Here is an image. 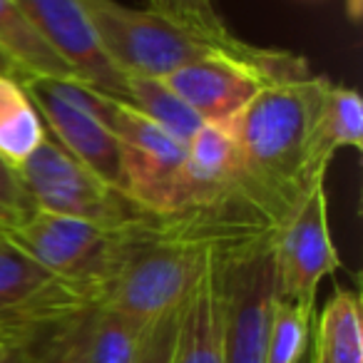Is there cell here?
<instances>
[{
    "label": "cell",
    "instance_id": "obj_27",
    "mask_svg": "<svg viewBox=\"0 0 363 363\" xmlns=\"http://www.w3.org/2000/svg\"><path fill=\"white\" fill-rule=\"evenodd\" d=\"M298 363H308V351L303 353V358H301V361H298Z\"/></svg>",
    "mask_w": 363,
    "mask_h": 363
},
{
    "label": "cell",
    "instance_id": "obj_2",
    "mask_svg": "<svg viewBox=\"0 0 363 363\" xmlns=\"http://www.w3.org/2000/svg\"><path fill=\"white\" fill-rule=\"evenodd\" d=\"M80 3L100 48L125 75H150L162 80L169 72L214 52L247 55L257 48L244 40H207L157 13L137 11L117 0H80Z\"/></svg>",
    "mask_w": 363,
    "mask_h": 363
},
{
    "label": "cell",
    "instance_id": "obj_12",
    "mask_svg": "<svg viewBox=\"0 0 363 363\" xmlns=\"http://www.w3.org/2000/svg\"><path fill=\"white\" fill-rule=\"evenodd\" d=\"M0 52L23 72V77L82 82L75 67L45 40L16 0H0Z\"/></svg>",
    "mask_w": 363,
    "mask_h": 363
},
{
    "label": "cell",
    "instance_id": "obj_11",
    "mask_svg": "<svg viewBox=\"0 0 363 363\" xmlns=\"http://www.w3.org/2000/svg\"><path fill=\"white\" fill-rule=\"evenodd\" d=\"M219 247L212 252L202 277L182 301L172 363H222V289Z\"/></svg>",
    "mask_w": 363,
    "mask_h": 363
},
{
    "label": "cell",
    "instance_id": "obj_8",
    "mask_svg": "<svg viewBox=\"0 0 363 363\" xmlns=\"http://www.w3.org/2000/svg\"><path fill=\"white\" fill-rule=\"evenodd\" d=\"M21 82L52 140L100 179L125 192L120 140L100 112V90L50 77H26Z\"/></svg>",
    "mask_w": 363,
    "mask_h": 363
},
{
    "label": "cell",
    "instance_id": "obj_13",
    "mask_svg": "<svg viewBox=\"0 0 363 363\" xmlns=\"http://www.w3.org/2000/svg\"><path fill=\"white\" fill-rule=\"evenodd\" d=\"M308 363H363L361 298L351 289H336L308 338Z\"/></svg>",
    "mask_w": 363,
    "mask_h": 363
},
{
    "label": "cell",
    "instance_id": "obj_17",
    "mask_svg": "<svg viewBox=\"0 0 363 363\" xmlns=\"http://www.w3.org/2000/svg\"><path fill=\"white\" fill-rule=\"evenodd\" d=\"M127 90L125 100L130 107H135L140 115H145L150 122L172 135L177 142L187 145L197 130L204 125L192 110H189L160 77L150 75H125Z\"/></svg>",
    "mask_w": 363,
    "mask_h": 363
},
{
    "label": "cell",
    "instance_id": "obj_15",
    "mask_svg": "<svg viewBox=\"0 0 363 363\" xmlns=\"http://www.w3.org/2000/svg\"><path fill=\"white\" fill-rule=\"evenodd\" d=\"M45 127L23 82L0 75V157L13 169L23 164L45 140Z\"/></svg>",
    "mask_w": 363,
    "mask_h": 363
},
{
    "label": "cell",
    "instance_id": "obj_21",
    "mask_svg": "<svg viewBox=\"0 0 363 363\" xmlns=\"http://www.w3.org/2000/svg\"><path fill=\"white\" fill-rule=\"evenodd\" d=\"M35 209L38 207L23 189L16 169L11 164H6V160L0 157V224L8 232L16 224H21L26 217H30Z\"/></svg>",
    "mask_w": 363,
    "mask_h": 363
},
{
    "label": "cell",
    "instance_id": "obj_3",
    "mask_svg": "<svg viewBox=\"0 0 363 363\" xmlns=\"http://www.w3.org/2000/svg\"><path fill=\"white\" fill-rule=\"evenodd\" d=\"M100 112L120 140L127 197L157 217L192 207L187 145L105 92H100Z\"/></svg>",
    "mask_w": 363,
    "mask_h": 363
},
{
    "label": "cell",
    "instance_id": "obj_1",
    "mask_svg": "<svg viewBox=\"0 0 363 363\" xmlns=\"http://www.w3.org/2000/svg\"><path fill=\"white\" fill-rule=\"evenodd\" d=\"M328 82L311 72L269 82L224 125L249 192L279 229L326 177L313 162L311 140Z\"/></svg>",
    "mask_w": 363,
    "mask_h": 363
},
{
    "label": "cell",
    "instance_id": "obj_26",
    "mask_svg": "<svg viewBox=\"0 0 363 363\" xmlns=\"http://www.w3.org/2000/svg\"><path fill=\"white\" fill-rule=\"evenodd\" d=\"M8 348H11V346H8V343L0 341V361H3V356H6V353H8Z\"/></svg>",
    "mask_w": 363,
    "mask_h": 363
},
{
    "label": "cell",
    "instance_id": "obj_18",
    "mask_svg": "<svg viewBox=\"0 0 363 363\" xmlns=\"http://www.w3.org/2000/svg\"><path fill=\"white\" fill-rule=\"evenodd\" d=\"M60 281L33 257H28L8 234H0V313L18 311Z\"/></svg>",
    "mask_w": 363,
    "mask_h": 363
},
{
    "label": "cell",
    "instance_id": "obj_23",
    "mask_svg": "<svg viewBox=\"0 0 363 363\" xmlns=\"http://www.w3.org/2000/svg\"><path fill=\"white\" fill-rule=\"evenodd\" d=\"M0 363H33V343H21V346H11Z\"/></svg>",
    "mask_w": 363,
    "mask_h": 363
},
{
    "label": "cell",
    "instance_id": "obj_6",
    "mask_svg": "<svg viewBox=\"0 0 363 363\" xmlns=\"http://www.w3.org/2000/svg\"><path fill=\"white\" fill-rule=\"evenodd\" d=\"M16 174L33 204L45 212L85 219L105 229H122L147 217L140 204L80 164L52 137L43 140Z\"/></svg>",
    "mask_w": 363,
    "mask_h": 363
},
{
    "label": "cell",
    "instance_id": "obj_22",
    "mask_svg": "<svg viewBox=\"0 0 363 363\" xmlns=\"http://www.w3.org/2000/svg\"><path fill=\"white\" fill-rule=\"evenodd\" d=\"M179 308L164 313V316L157 318V321L152 323L150 331H147L145 346H142V353H140V358H137V363H172Z\"/></svg>",
    "mask_w": 363,
    "mask_h": 363
},
{
    "label": "cell",
    "instance_id": "obj_10",
    "mask_svg": "<svg viewBox=\"0 0 363 363\" xmlns=\"http://www.w3.org/2000/svg\"><path fill=\"white\" fill-rule=\"evenodd\" d=\"M45 40L70 62L82 82L125 100V72L105 55L80 0H16Z\"/></svg>",
    "mask_w": 363,
    "mask_h": 363
},
{
    "label": "cell",
    "instance_id": "obj_9",
    "mask_svg": "<svg viewBox=\"0 0 363 363\" xmlns=\"http://www.w3.org/2000/svg\"><path fill=\"white\" fill-rule=\"evenodd\" d=\"M341 267L328 227L326 187L316 184L291 219L277 232L274 242V274H277V298L316 308L318 284Z\"/></svg>",
    "mask_w": 363,
    "mask_h": 363
},
{
    "label": "cell",
    "instance_id": "obj_24",
    "mask_svg": "<svg viewBox=\"0 0 363 363\" xmlns=\"http://www.w3.org/2000/svg\"><path fill=\"white\" fill-rule=\"evenodd\" d=\"M0 75H11V77H16V80H26V77H23V72L18 70V67L13 65V62L8 60L3 52H0Z\"/></svg>",
    "mask_w": 363,
    "mask_h": 363
},
{
    "label": "cell",
    "instance_id": "obj_4",
    "mask_svg": "<svg viewBox=\"0 0 363 363\" xmlns=\"http://www.w3.org/2000/svg\"><path fill=\"white\" fill-rule=\"evenodd\" d=\"M279 232V229H277ZM277 232L222 249V363H264L272 328L277 274Z\"/></svg>",
    "mask_w": 363,
    "mask_h": 363
},
{
    "label": "cell",
    "instance_id": "obj_20",
    "mask_svg": "<svg viewBox=\"0 0 363 363\" xmlns=\"http://www.w3.org/2000/svg\"><path fill=\"white\" fill-rule=\"evenodd\" d=\"M90 311L57 323L43 338L33 341V363H85V333Z\"/></svg>",
    "mask_w": 363,
    "mask_h": 363
},
{
    "label": "cell",
    "instance_id": "obj_7",
    "mask_svg": "<svg viewBox=\"0 0 363 363\" xmlns=\"http://www.w3.org/2000/svg\"><path fill=\"white\" fill-rule=\"evenodd\" d=\"M127 227L105 229L85 219L35 209L6 234L52 277L90 286L100 298L102 284L120 264Z\"/></svg>",
    "mask_w": 363,
    "mask_h": 363
},
{
    "label": "cell",
    "instance_id": "obj_25",
    "mask_svg": "<svg viewBox=\"0 0 363 363\" xmlns=\"http://www.w3.org/2000/svg\"><path fill=\"white\" fill-rule=\"evenodd\" d=\"M346 16L351 18L353 23L361 21V16H363V0H346Z\"/></svg>",
    "mask_w": 363,
    "mask_h": 363
},
{
    "label": "cell",
    "instance_id": "obj_28",
    "mask_svg": "<svg viewBox=\"0 0 363 363\" xmlns=\"http://www.w3.org/2000/svg\"><path fill=\"white\" fill-rule=\"evenodd\" d=\"M0 234H6V227H3V224H0Z\"/></svg>",
    "mask_w": 363,
    "mask_h": 363
},
{
    "label": "cell",
    "instance_id": "obj_16",
    "mask_svg": "<svg viewBox=\"0 0 363 363\" xmlns=\"http://www.w3.org/2000/svg\"><path fill=\"white\" fill-rule=\"evenodd\" d=\"M150 326L115 308L95 306L87 318L85 363H137Z\"/></svg>",
    "mask_w": 363,
    "mask_h": 363
},
{
    "label": "cell",
    "instance_id": "obj_14",
    "mask_svg": "<svg viewBox=\"0 0 363 363\" xmlns=\"http://www.w3.org/2000/svg\"><path fill=\"white\" fill-rule=\"evenodd\" d=\"M363 150V102L353 87L328 82L313 125V162L328 169L338 150Z\"/></svg>",
    "mask_w": 363,
    "mask_h": 363
},
{
    "label": "cell",
    "instance_id": "obj_19",
    "mask_svg": "<svg viewBox=\"0 0 363 363\" xmlns=\"http://www.w3.org/2000/svg\"><path fill=\"white\" fill-rule=\"evenodd\" d=\"M147 11L167 18L174 26L199 38L217 43H237L239 38L229 30L214 0H147Z\"/></svg>",
    "mask_w": 363,
    "mask_h": 363
},
{
    "label": "cell",
    "instance_id": "obj_5",
    "mask_svg": "<svg viewBox=\"0 0 363 363\" xmlns=\"http://www.w3.org/2000/svg\"><path fill=\"white\" fill-rule=\"evenodd\" d=\"M308 65L291 52L254 48L247 55L214 52L162 77L204 125H227L264 85L303 75Z\"/></svg>",
    "mask_w": 363,
    "mask_h": 363
}]
</instances>
